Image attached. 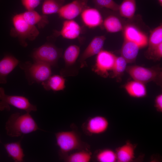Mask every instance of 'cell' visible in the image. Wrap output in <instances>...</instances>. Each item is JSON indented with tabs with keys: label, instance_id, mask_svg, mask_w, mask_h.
<instances>
[{
	"label": "cell",
	"instance_id": "obj_1",
	"mask_svg": "<svg viewBox=\"0 0 162 162\" xmlns=\"http://www.w3.org/2000/svg\"><path fill=\"white\" fill-rule=\"evenodd\" d=\"M7 134L17 137L40 129L29 113L22 114L19 112L12 114L6 123Z\"/></svg>",
	"mask_w": 162,
	"mask_h": 162
},
{
	"label": "cell",
	"instance_id": "obj_2",
	"mask_svg": "<svg viewBox=\"0 0 162 162\" xmlns=\"http://www.w3.org/2000/svg\"><path fill=\"white\" fill-rule=\"evenodd\" d=\"M125 70L134 80L144 84L153 81L161 86L162 69L158 66L149 68L138 65L129 66L127 67Z\"/></svg>",
	"mask_w": 162,
	"mask_h": 162
},
{
	"label": "cell",
	"instance_id": "obj_3",
	"mask_svg": "<svg viewBox=\"0 0 162 162\" xmlns=\"http://www.w3.org/2000/svg\"><path fill=\"white\" fill-rule=\"evenodd\" d=\"M20 66L24 70L30 84L35 82H42L51 76V66L44 62L35 61L32 64L27 62Z\"/></svg>",
	"mask_w": 162,
	"mask_h": 162
},
{
	"label": "cell",
	"instance_id": "obj_4",
	"mask_svg": "<svg viewBox=\"0 0 162 162\" xmlns=\"http://www.w3.org/2000/svg\"><path fill=\"white\" fill-rule=\"evenodd\" d=\"M56 144L61 156L67 155L74 151L83 148L85 144L75 131H62L55 134Z\"/></svg>",
	"mask_w": 162,
	"mask_h": 162
},
{
	"label": "cell",
	"instance_id": "obj_5",
	"mask_svg": "<svg viewBox=\"0 0 162 162\" xmlns=\"http://www.w3.org/2000/svg\"><path fill=\"white\" fill-rule=\"evenodd\" d=\"M10 105L24 110L27 112L36 111V106L32 104L28 99L21 96L10 95L6 94L4 89L0 87V111H9Z\"/></svg>",
	"mask_w": 162,
	"mask_h": 162
},
{
	"label": "cell",
	"instance_id": "obj_6",
	"mask_svg": "<svg viewBox=\"0 0 162 162\" xmlns=\"http://www.w3.org/2000/svg\"><path fill=\"white\" fill-rule=\"evenodd\" d=\"M13 22L16 34L20 37L21 44L23 46L27 45L25 40H34L39 34L35 26L28 24L24 19L22 14L14 16Z\"/></svg>",
	"mask_w": 162,
	"mask_h": 162
},
{
	"label": "cell",
	"instance_id": "obj_7",
	"mask_svg": "<svg viewBox=\"0 0 162 162\" xmlns=\"http://www.w3.org/2000/svg\"><path fill=\"white\" fill-rule=\"evenodd\" d=\"M116 57L112 52L102 50L97 54L93 71L100 76L108 77L109 72L113 68Z\"/></svg>",
	"mask_w": 162,
	"mask_h": 162
},
{
	"label": "cell",
	"instance_id": "obj_8",
	"mask_svg": "<svg viewBox=\"0 0 162 162\" xmlns=\"http://www.w3.org/2000/svg\"><path fill=\"white\" fill-rule=\"evenodd\" d=\"M62 55L61 50L50 44L43 45L34 52L33 58L35 61L46 63L51 66H54Z\"/></svg>",
	"mask_w": 162,
	"mask_h": 162
},
{
	"label": "cell",
	"instance_id": "obj_9",
	"mask_svg": "<svg viewBox=\"0 0 162 162\" xmlns=\"http://www.w3.org/2000/svg\"><path fill=\"white\" fill-rule=\"evenodd\" d=\"M109 122L105 117L97 116L88 118L82 125V129L88 135L99 134L108 129Z\"/></svg>",
	"mask_w": 162,
	"mask_h": 162
},
{
	"label": "cell",
	"instance_id": "obj_10",
	"mask_svg": "<svg viewBox=\"0 0 162 162\" xmlns=\"http://www.w3.org/2000/svg\"><path fill=\"white\" fill-rule=\"evenodd\" d=\"M88 0H73L70 3L62 6L58 13L63 18L73 20L88 7Z\"/></svg>",
	"mask_w": 162,
	"mask_h": 162
},
{
	"label": "cell",
	"instance_id": "obj_11",
	"mask_svg": "<svg viewBox=\"0 0 162 162\" xmlns=\"http://www.w3.org/2000/svg\"><path fill=\"white\" fill-rule=\"evenodd\" d=\"M123 29L124 40L136 44L141 48L147 45L148 39L147 36L135 26L127 25Z\"/></svg>",
	"mask_w": 162,
	"mask_h": 162
},
{
	"label": "cell",
	"instance_id": "obj_12",
	"mask_svg": "<svg viewBox=\"0 0 162 162\" xmlns=\"http://www.w3.org/2000/svg\"><path fill=\"white\" fill-rule=\"evenodd\" d=\"M105 39L104 36H96L92 39L80 58L81 67L84 65V63L86 59L97 55L103 50Z\"/></svg>",
	"mask_w": 162,
	"mask_h": 162
},
{
	"label": "cell",
	"instance_id": "obj_13",
	"mask_svg": "<svg viewBox=\"0 0 162 162\" xmlns=\"http://www.w3.org/2000/svg\"><path fill=\"white\" fill-rule=\"evenodd\" d=\"M81 16L84 24L90 28L100 25L103 21L100 13L95 8L87 7L82 12Z\"/></svg>",
	"mask_w": 162,
	"mask_h": 162
},
{
	"label": "cell",
	"instance_id": "obj_14",
	"mask_svg": "<svg viewBox=\"0 0 162 162\" xmlns=\"http://www.w3.org/2000/svg\"><path fill=\"white\" fill-rule=\"evenodd\" d=\"M19 62L14 57L6 56L0 60V84L7 83L8 75L15 68Z\"/></svg>",
	"mask_w": 162,
	"mask_h": 162
},
{
	"label": "cell",
	"instance_id": "obj_15",
	"mask_svg": "<svg viewBox=\"0 0 162 162\" xmlns=\"http://www.w3.org/2000/svg\"><path fill=\"white\" fill-rule=\"evenodd\" d=\"M81 31L80 27L76 22L73 20H66L64 22L60 33L64 38L74 39L79 36Z\"/></svg>",
	"mask_w": 162,
	"mask_h": 162
},
{
	"label": "cell",
	"instance_id": "obj_16",
	"mask_svg": "<svg viewBox=\"0 0 162 162\" xmlns=\"http://www.w3.org/2000/svg\"><path fill=\"white\" fill-rule=\"evenodd\" d=\"M140 47L136 44L124 40L121 49V56L127 63L134 62L137 57Z\"/></svg>",
	"mask_w": 162,
	"mask_h": 162
},
{
	"label": "cell",
	"instance_id": "obj_17",
	"mask_svg": "<svg viewBox=\"0 0 162 162\" xmlns=\"http://www.w3.org/2000/svg\"><path fill=\"white\" fill-rule=\"evenodd\" d=\"M124 88L128 94L132 97L140 98L147 95V90L144 83L136 80L128 82L124 85Z\"/></svg>",
	"mask_w": 162,
	"mask_h": 162
},
{
	"label": "cell",
	"instance_id": "obj_18",
	"mask_svg": "<svg viewBox=\"0 0 162 162\" xmlns=\"http://www.w3.org/2000/svg\"><path fill=\"white\" fill-rule=\"evenodd\" d=\"M116 153L118 162H130L135 158L134 147L128 142L118 148Z\"/></svg>",
	"mask_w": 162,
	"mask_h": 162
},
{
	"label": "cell",
	"instance_id": "obj_19",
	"mask_svg": "<svg viewBox=\"0 0 162 162\" xmlns=\"http://www.w3.org/2000/svg\"><path fill=\"white\" fill-rule=\"evenodd\" d=\"M4 147L8 156L15 162L23 161L25 154L20 141L6 143L4 145Z\"/></svg>",
	"mask_w": 162,
	"mask_h": 162
},
{
	"label": "cell",
	"instance_id": "obj_20",
	"mask_svg": "<svg viewBox=\"0 0 162 162\" xmlns=\"http://www.w3.org/2000/svg\"><path fill=\"white\" fill-rule=\"evenodd\" d=\"M65 79L62 76L55 75L51 76L47 80L41 82L45 89L54 91L63 90L65 88Z\"/></svg>",
	"mask_w": 162,
	"mask_h": 162
},
{
	"label": "cell",
	"instance_id": "obj_21",
	"mask_svg": "<svg viewBox=\"0 0 162 162\" xmlns=\"http://www.w3.org/2000/svg\"><path fill=\"white\" fill-rule=\"evenodd\" d=\"M136 9V0H123L119 5L118 11L122 16L131 19L134 15Z\"/></svg>",
	"mask_w": 162,
	"mask_h": 162
},
{
	"label": "cell",
	"instance_id": "obj_22",
	"mask_svg": "<svg viewBox=\"0 0 162 162\" xmlns=\"http://www.w3.org/2000/svg\"><path fill=\"white\" fill-rule=\"evenodd\" d=\"M106 30L111 33H116L123 29L122 23L119 19L114 15H110L106 17L103 22Z\"/></svg>",
	"mask_w": 162,
	"mask_h": 162
},
{
	"label": "cell",
	"instance_id": "obj_23",
	"mask_svg": "<svg viewBox=\"0 0 162 162\" xmlns=\"http://www.w3.org/2000/svg\"><path fill=\"white\" fill-rule=\"evenodd\" d=\"M91 158V152L87 149H83L68 155L65 160L68 162H88Z\"/></svg>",
	"mask_w": 162,
	"mask_h": 162
},
{
	"label": "cell",
	"instance_id": "obj_24",
	"mask_svg": "<svg viewBox=\"0 0 162 162\" xmlns=\"http://www.w3.org/2000/svg\"><path fill=\"white\" fill-rule=\"evenodd\" d=\"M80 47L75 45H72L68 47L64 54V58L67 66L73 65L76 62L80 52Z\"/></svg>",
	"mask_w": 162,
	"mask_h": 162
},
{
	"label": "cell",
	"instance_id": "obj_25",
	"mask_svg": "<svg viewBox=\"0 0 162 162\" xmlns=\"http://www.w3.org/2000/svg\"><path fill=\"white\" fill-rule=\"evenodd\" d=\"M64 0H44L42 6V12L45 15L58 13L63 5Z\"/></svg>",
	"mask_w": 162,
	"mask_h": 162
},
{
	"label": "cell",
	"instance_id": "obj_26",
	"mask_svg": "<svg viewBox=\"0 0 162 162\" xmlns=\"http://www.w3.org/2000/svg\"><path fill=\"white\" fill-rule=\"evenodd\" d=\"M25 20L29 24L35 26L36 25H40L43 24L46 20L44 16L39 14L34 10H27L22 14Z\"/></svg>",
	"mask_w": 162,
	"mask_h": 162
},
{
	"label": "cell",
	"instance_id": "obj_27",
	"mask_svg": "<svg viewBox=\"0 0 162 162\" xmlns=\"http://www.w3.org/2000/svg\"><path fill=\"white\" fill-rule=\"evenodd\" d=\"M162 43V26L160 25L151 32L148 40V47L146 51H149Z\"/></svg>",
	"mask_w": 162,
	"mask_h": 162
},
{
	"label": "cell",
	"instance_id": "obj_28",
	"mask_svg": "<svg viewBox=\"0 0 162 162\" xmlns=\"http://www.w3.org/2000/svg\"><path fill=\"white\" fill-rule=\"evenodd\" d=\"M127 62L122 56L116 57L115 63L112 70V77L120 78L126 70Z\"/></svg>",
	"mask_w": 162,
	"mask_h": 162
},
{
	"label": "cell",
	"instance_id": "obj_29",
	"mask_svg": "<svg viewBox=\"0 0 162 162\" xmlns=\"http://www.w3.org/2000/svg\"><path fill=\"white\" fill-rule=\"evenodd\" d=\"M96 159L99 162H115L117 161L116 154L111 149H105L97 153Z\"/></svg>",
	"mask_w": 162,
	"mask_h": 162
},
{
	"label": "cell",
	"instance_id": "obj_30",
	"mask_svg": "<svg viewBox=\"0 0 162 162\" xmlns=\"http://www.w3.org/2000/svg\"><path fill=\"white\" fill-rule=\"evenodd\" d=\"M94 2L99 8H105L113 11H118L119 5L113 0H93Z\"/></svg>",
	"mask_w": 162,
	"mask_h": 162
},
{
	"label": "cell",
	"instance_id": "obj_31",
	"mask_svg": "<svg viewBox=\"0 0 162 162\" xmlns=\"http://www.w3.org/2000/svg\"><path fill=\"white\" fill-rule=\"evenodd\" d=\"M146 57L148 59L159 61L162 57V43L149 51H146Z\"/></svg>",
	"mask_w": 162,
	"mask_h": 162
},
{
	"label": "cell",
	"instance_id": "obj_32",
	"mask_svg": "<svg viewBox=\"0 0 162 162\" xmlns=\"http://www.w3.org/2000/svg\"><path fill=\"white\" fill-rule=\"evenodd\" d=\"M41 0H21L22 4L27 10H34L40 4Z\"/></svg>",
	"mask_w": 162,
	"mask_h": 162
},
{
	"label": "cell",
	"instance_id": "obj_33",
	"mask_svg": "<svg viewBox=\"0 0 162 162\" xmlns=\"http://www.w3.org/2000/svg\"><path fill=\"white\" fill-rule=\"evenodd\" d=\"M155 106L157 110L160 112H162V94L157 95L155 100Z\"/></svg>",
	"mask_w": 162,
	"mask_h": 162
},
{
	"label": "cell",
	"instance_id": "obj_34",
	"mask_svg": "<svg viewBox=\"0 0 162 162\" xmlns=\"http://www.w3.org/2000/svg\"><path fill=\"white\" fill-rule=\"evenodd\" d=\"M160 5H162V0H158Z\"/></svg>",
	"mask_w": 162,
	"mask_h": 162
},
{
	"label": "cell",
	"instance_id": "obj_35",
	"mask_svg": "<svg viewBox=\"0 0 162 162\" xmlns=\"http://www.w3.org/2000/svg\"><path fill=\"white\" fill-rule=\"evenodd\" d=\"M1 143V141L0 140V143Z\"/></svg>",
	"mask_w": 162,
	"mask_h": 162
}]
</instances>
